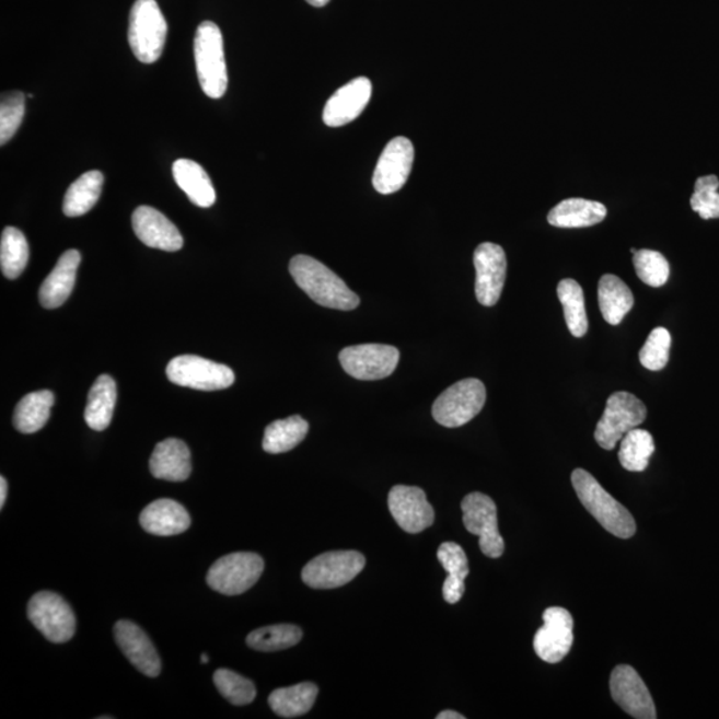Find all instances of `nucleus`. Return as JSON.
<instances>
[{
	"mask_svg": "<svg viewBox=\"0 0 719 719\" xmlns=\"http://www.w3.org/2000/svg\"><path fill=\"white\" fill-rule=\"evenodd\" d=\"M290 272L301 290L320 305L332 310L352 311L360 304L358 294L350 291L339 276L311 256H294Z\"/></svg>",
	"mask_w": 719,
	"mask_h": 719,
	"instance_id": "nucleus-1",
	"label": "nucleus"
},
{
	"mask_svg": "<svg viewBox=\"0 0 719 719\" xmlns=\"http://www.w3.org/2000/svg\"><path fill=\"white\" fill-rule=\"evenodd\" d=\"M571 484L582 506L605 531L624 540L635 536L637 530L635 518L623 503L607 494L589 472L576 469L571 473Z\"/></svg>",
	"mask_w": 719,
	"mask_h": 719,
	"instance_id": "nucleus-2",
	"label": "nucleus"
},
{
	"mask_svg": "<svg viewBox=\"0 0 719 719\" xmlns=\"http://www.w3.org/2000/svg\"><path fill=\"white\" fill-rule=\"evenodd\" d=\"M195 61L201 90L211 100H220L229 85L224 42L213 22H202L195 36Z\"/></svg>",
	"mask_w": 719,
	"mask_h": 719,
	"instance_id": "nucleus-3",
	"label": "nucleus"
},
{
	"mask_svg": "<svg viewBox=\"0 0 719 719\" xmlns=\"http://www.w3.org/2000/svg\"><path fill=\"white\" fill-rule=\"evenodd\" d=\"M167 22L156 0H137L130 14L128 42L141 63H155L162 57L167 40Z\"/></svg>",
	"mask_w": 719,
	"mask_h": 719,
	"instance_id": "nucleus-4",
	"label": "nucleus"
},
{
	"mask_svg": "<svg viewBox=\"0 0 719 719\" xmlns=\"http://www.w3.org/2000/svg\"><path fill=\"white\" fill-rule=\"evenodd\" d=\"M485 402L487 390L482 381L465 379L441 393L433 404L432 415L440 426L459 428L475 419Z\"/></svg>",
	"mask_w": 719,
	"mask_h": 719,
	"instance_id": "nucleus-5",
	"label": "nucleus"
},
{
	"mask_svg": "<svg viewBox=\"0 0 719 719\" xmlns=\"http://www.w3.org/2000/svg\"><path fill=\"white\" fill-rule=\"evenodd\" d=\"M645 404L629 392H616L607 398L604 415L595 428L594 439L601 448L612 451L631 429L647 419Z\"/></svg>",
	"mask_w": 719,
	"mask_h": 719,
	"instance_id": "nucleus-6",
	"label": "nucleus"
},
{
	"mask_svg": "<svg viewBox=\"0 0 719 719\" xmlns=\"http://www.w3.org/2000/svg\"><path fill=\"white\" fill-rule=\"evenodd\" d=\"M263 570V558L256 553H231L208 570V587L225 595L243 594L259 581Z\"/></svg>",
	"mask_w": 719,
	"mask_h": 719,
	"instance_id": "nucleus-7",
	"label": "nucleus"
},
{
	"mask_svg": "<svg viewBox=\"0 0 719 719\" xmlns=\"http://www.w3.org/2000/svg\"><path fill=\"white\" fill-rule=\"evenodd\" d=\"M167 378L176 385L206 392L230 389L235 383V373L230 367L194 355L172 359Z\"/></svg>",
	"mask_w": 719,
	"mask_h": 719,
	"instance_id": "nucleus-8",
	"label": "nucleus"
},
{
	"mask_svg": "<svg viewBox=\"0 0 719 719\" xmlns=\"http://www.w3.org/2000/svg\"><path fill=\"white\" fill-rule=\"evenodd\" d=\"M366 567V557L355 550L323 553L305 565L301 579L312 589L347 585Z\"/></svg>",
	"mask_w": 719,
	"mask_h": 719,
	"instance_id": "nucleus-9",
	"label": "nucleus"
},
{
	"mask_svg": "<svg viewBox=\"0 0 719 719\" xmlns=\"http://www.w3.org/2000/svg\"><path fill=\"white\" fill-rule=\"evenodd\" d=\"M27 614L31 623L48 641L65 643L76 635V614L57 593H36L28 602Z\"/></svg>",
	"mask_w": 719,
	"mask_h": 719,
	"instance_id": "nucleus-10",
	"label": "nucleus"
},
{
	"mask_svg": "<svg viewBox=\"0 0 719 719\" xmlns=\"http://www.w3.org/2000/svg\"><path fill=\"white\" fill-rule=\"evenodd\" d=\"M461 509L466 531L478 536L479 549L484 555L490 558L501 557L506 544L499 532L495 501L489 496L475 491L465 497Z\"/></svg>",
	"mask_w": 719,
	"mask_h": 719,
	"instance_id": "nucleus-11",
	"label": "nucleus"
},
{
	"mask_svg": "<svg viewBox=\"0 0 719 719\" xmlns=\"http://www.w3.org/2000/svg\"><path fill=\"white\" fill-rule=\"evenodd\" d=\"M339 358L349 376L372 381L389 378L395 372L399 352L385 344H361L344 348Z\"/></svg>",
	"mask_w": 719,
	"mask_h": 719,
	"instance_id": "nucleus-12",
	"label": "nucleus"
},
{
	"mask_svg": "<svg viewBox=\"0 0 719 719\" xmlns=\"http://www.w3.org/2000/svg\"><path fill=\"white\" fill-rule=\"evenodd\" d=\"M415 147L408 138L397 137L386 144L373 172V187L378 193H397L407 183L414 167Z\"/></svg>",
	"mask_w": 719,
	"mask_h": 719,
	"instance_id": "nucleus-13",
	"label": "nucleus"
},
{
	"mask_svg": "<svg viewBox=\"0 0 719 719\" xmlns=\"http://www.w3.org/2000/svg\"><path fill=\"white\" fill-rule=\"evenodd\" d=\"M544 626L534 636L533 647L541 660L563 661L573 645L575 621L564 607L552 606L544 612Z\"/></svg>",
	"mask_w": 719,
	"mask_h": 719,
	"instance_id": "nucleus-14",
	"label": "nucleus"
},
{
	"mask_svg": "<svg viewBox=\"0 0 719 719\" xmlns=\"http://www.w3.org/2000/svg\"><path fill=\"white\" fill-rule=\"evenodd\" d=\"M476 268V298L479 304L494 306L500 300L507 278L506 251L495 243L479 244L473 255Z\"/></svg>",
	"mask_w": 719,
	"mask_h": 719,
	"instance_id": "nucleus-15",
	"label": "nucleus"
},
{
	"mask_svg": "<svg viewBox=\"0 0 719 719\" xmlns=\"http://www.w3.org/2000/svg\"><path fill=\"white\" fill-rule=\"evenodd\" d=\"M611 693L621 709L637 719H654L653 698L639 674L629 665H619L611 675Z\"/></svg>",
	"mask_w": 719,
	"mask_h": 719,
	"instance_id": "nucleus-16",
	"label": "nucleus"
},
{
	"mask_svg": "<svg viewBox=\"0 0 719 719\" xmlns=\"http://www.w3.org/2000/svg\"><path fill=\"white\" fill-rule=\"evenodd\" d=\"M389 507L393 519L405 532L420 533L433 525L434 510L420 488L396 485L390 491Z\"/></svg>",
	"mask_w": 719,
	"mask_h": 719,
	"instance_id": "nucleus-17",
	"label": "nucleus"
},
{
	"mask_svg": "<svg viewBox=\"0 0 719 719\" xmlns=\"http://www.w3.org/2000/svg\"><path fill=\"white\" fill-rule=\"evenodd\" d=\"M372 96V83L368 78H356L337 90L325 104L323 120L329 127H343L358 119Z\"/></svg>",
	"mask_w": 719,
	"mask_h": 719,
	"instance_id": "nucleus-18",
	"label": "nucleus"
},
{
	"mask_svg": "<svg viewBox=\"0 0 719 719\" xmlns=\"http://www.w3.org/2000/svg\"><path fill=\"white\" fill-rule=\"evenodd\" d=\"M115 638L125 654L140 673L155 679L162 672V662L151 639L137 624L121 619L116 623Z\"/></svg>",
	"mask_w": 719,
	"mask_h": 719,
	"instance_id": "nucleus-19",
	"label": "nucleus"
},
{
	"mask_svg": "<svg viewBox=\"0 0 719 719\" xmlns=\"http://www.w3.org/2000/svg\"><path fill=\"white\" fill-rule=\"evenodd\" d=\"M132 229L147 247L167 252H176L183 247L184 240L179 230L155 208L138 207L132 214Z\"/></svg>",
	"mask_w": 719,
	"mask_h": 719,
	"instance_id": "nucleus-20",
	"label": "nucleus"
},
{
	"mask_svg": "<svg viewBox=\"0 0 719 719\" xmlns=\"http://www.w3.org/2000/svg\"><path fill=\"white\" fill-rule=\"evenodd\" d=\"M80 260H82V256L77 250L66 251L60 256L57 266L40 287L39 300L45 309H59L70 298L73 286H76Z\"/></svg>",
	"mask_w": 719,
	"mask_h": 719,
	"instance_id": "nucleus-21",
	"label": "nucleus"
},
{
	"mask_svg": "<svg viewBox=\"0 0 719 719\" xmlns=\"http://www.w3.org/2000/svg\"><path fill=\"white\" fill-rule=\"evenodd\" d=\"M140 525L146 532L155 536H175L188 530L190 518L182 503L160 499L143 509L140 514Z\"/></svg>",
	"mask_w": 719,
	"mask_h": 719,
	"instance_id": "nucleus-22",
	"label": "nucleus"
},
{
	"mask_svg": "<svg viewBox=\"0 0 719 719\" xmlns=\"http://www.w3.org/2000/svg\"><path fill=\"white\" fill-rule=\"evenodd\" d=\"M153 477L165 482H186L193 472L190 452L186 442L167 439L155 447L150 460Z\"/></svg>",
	"mask_w": 719,
	"mask_h": 719,
	"instance_id": "nucleus-23",
	"label": "nucleus"
},
{
	"mask_svg": "<svg viewBox=\"0 0 719 719\" xmlns=\"http://www.w3.org/2000/svg\"><path fill=\"white\" fill-rule=\"evenodd\" d=\"M607 214L606 207L602 202L571 198L559 202L553 207L548 221L553 227L558 229H585L600 224Z\"/></svg>",
	"mask_w": 719,
	"mask_h": 719,
	"instance_id": "nucleus-24",
	"label": "nucleus"
},
{
	"mask_svg": "<svg viewBox=\"0 0 719 719\" xmlns=\"http://www.w3.org/2000/svg\"><path fill=\"white\" fill-rule=\"evenodd\" d=\"M172 172H174L177 186L184 190L195 206L210 208L214 205L217 193H214L210 176L199 163L189 159H179L172 165Z\"/></svg>",
	"mask_w": 719,
	"mask_h": 719,
	"instance_id": "nucleus-25",
	"label": "nucleus"
},
{
	"mask_svg": "<svg viewBox=\"0 0 719 719\" xmlns=\"http://www.w3.org/2000/svg\"><path fill=\"white\" fill-rule=\"evenodd\" d=\"M438 558L450 575L442 585V595L448 604H457L464 595L465 579L469 575L468 557L459 544L444 543L438 550Z\"/></svg>",
	"mask_w": 719,
	"mask_h": 719,
	"instance_id": "nucleus-26",
	"label": "nucleus"
},
{
	"mask_svg": "<svg viewBox=\"0 0 719 719\" xmlns=\"http://www.w3.org/2000/svg\"><path fill=\"white\" fill-rule=\"evenodd\" d=\"M635 304L630 288L616 275H604L599 282V305L602 317L618 325Z\"/></svg>",
	"mask_w": 719,
	"mask_h": 719,
	"instance_id": "nucleus-27",
	"label": "nucleus"
},
{
	"mask_svg": "<svg viewBox=\"0 0 719 719\" xmlns=\"http://www.w3.org/2000/svg\"><path fill=\"white\" fill-rule=\"evenodd\" d=\"M115 380L108 374L97 378L89 393L88 407L84 410V420L96 432L107 429L113 420L116 404Z\"/></svg>",
	"mask_w": 719,
	"mask_h": 719,
	"instance_id": "nucleus-28",
	"label": "nucleus"
},
{
	"mask_svg": "<svg viewBox=\"0 0 719 719\" xmlns=\"http://www.w3.org/2000/svg\"><path fill=\"white\" fill-rule=\"evenodd\" d=\"M54 403L55 396L51 391L28 393L16 405L14 414L15 429L24 434L38 432L50 419Z\"/></svg>",
	"mask_w": 719,
	"mask_h": 719,
	"instance_id": "nucleus-29",
	"label": "nucleus"
},
{
	"mask_svg": "<svg viewBox=\"0 0 719 719\" xmlns=\"http://www.w3.org/2000/svg\"><path fill=\"white\" fill-rule=\"evenodd\" d=\"M104 177L100 171H89L67 189L63 200L66 217L78 218L94 208L102 195Z\"/></svg>",
	"mask_w": 719,
	"mask_h": 719,
	"instance_id": "nucleus-30",
	"label": "nucleus"
},
{
	"mask_svg": "<svg viewBox=\"0 0 719 719\" xmlns=\"http://www.w3.org/2000/svg\"><path fill=\"white\" fill-rule=\"evenodd\" d=\"M317 686L312 682H303L290 687H281L270 693L268 703L270 709L282 718H297L306 715L317 698Z\"/></svg>",
	"mask_w": 719,
	"mask_h": 719,
	"instance_id": "nucleus-31",
	"label": "nucleus"
},
{
	"mask_svg": "<svg viewBox=\"0 0 719 719\" xmlns=\"http://www.w3.org/2000/svg\"><path fill=\"white\" fill-rule=\"evenodd\" d=\"M309 429V422L300 416L270 422L264 432L263 450L272 454L290 452L305 439Z\"/></svg>",
	"mask_w": 719,
	"mask_h": 719,
	"instance_id": "nucleus-32",
	"label": "nucleus"
},
{
	"mask_svg": "<svg viewBox=\"0 0 719 719\" xmlns=\"http://www.w3.org/2000/svg\"><path fill=\"white\" fill-rule=\"evenodd\" d=\"M557 297L561 301L570 334L575 337L585 336L589 324L582 287L573 279L561 280L557 287Z\"/></svg>",
	"mask_w": 719,
	"mask_h": 719,
	"instance_id": "nucleus-33",
	"label": "nucleus"
},
{
	"mask_svg": "<svg viewBox=\"0 0 719 719\" xmlns=\"http://www.w3.org/2000/svg\"><path fill=\"white\" fill-rule=\"evenodd\" d=\"M656 451L653 436L648 430L635 428L621 440L618 459L629 472H643L648 468L651 454Z\"/></svg>",
	"mask_w": 719,
	"mask_h": 719,
	"instance_id": "nucleus-34",
	"label": "nucleus"
},
{
	"mask_svg": "<svg viewBox=\"0 0 719 719\" xmlns=\"http://www.w3.org/2000/svg\"><path fill=\"white\" fill-rule=\"evenodd\" d=\"M30 256L28 243L23 232L8 227L0 240V266L5 278L14 280L20 278L27 267Z\"/></svg>",
	"mask_w": 719,
	"mask_h": 719,
	"instance_id": "nucleus-35",
	"label": "nucleus"
},
{
	"mask_svg": "<svg viewBox=\"0 0 719 719\" xmlns=\"http://www.w3.org/2000/svg\"><path fill=\"white\" fill-rule=\"evenodd\" d=\"M303 638V630L290 624L266 626L256 629L247 637L248 647L257 651H278L290 649Z\"/></svg>",
	"mask_w": 719,
	"mask_h": 719,
	"instance_id": "nucleus-36",
	"label": "nucleus"
},
{
	"mask_svg": "<svg viewBox=\"0 0 719 719\" xmlns=\"http://www.w3.org/2000/svg\"><path fill=\"white\" fill-rule=\"evenodd\" d=\"M214 686L225 699L232 705L244 706L254 703L256 698V687L254 682L243 677L232 670L219 669L213 674Z\"/></svg>",
	"mask_w": 719,
	"mask_h": 719,
	"instance_id": "nucleus-37",
	"label": "nucleus"
},
{
	"mask_svg": "<svg viewBox=\"0 0 719 719\" xmlns=\"http://www.w3.org/2000/svg\"><path fill=\"white\" fill-rule=\"evenodd\" d=\"M633 263H635L638 278L645 285L659 288L665 285L669 279L670 266L666 257L660 252L639 250L636 254H633Z\"/></svg>",
	"mask_w": 719,
	"mask_h": 719,
	"instance_id": "nucleus-38",
	"label": "nucleus"
},
{
	"mask_svg": "<svg viewBox=\"0 0 719 719\" xmlns=\"http://www.w3.org/2000/svg\"><path fill=\"white\" fill-rule=\"evenodd\" d=\"M672 347V336L666 328H654L639 350V361L649 371H661L666 367Z\"/></svg>",
	"mask_w": 719,
	"mask_h": 719,
	"instance_id": "nucleus-39",
	"label": "nucleus"
},
{
	"mask_svg": "<svg viewBox=\"0 0 719 719\" xmlns=\"http://www.w3.org/2000/svg\"><path fill=\"white\" fill-rule=\"evenodd\" d=\"M24 111H26V96L20 91L3 95L0 103V144L4 146L14 137L21 127Z\"/></svg>",
	"mask_w": 719,
	"mask_h": 719,
	"instance_id": "nucleus-40",
	"label": "nucleus"
},
{
	"mask_svg": "<svg viewBox=\"0 0 719 719\" xmlns=\"http://www.w3.org/2000/svg\"><path fill=\"white\" fill-rule=\"evenodd\" d=\"M719 181L715 175L699 177L694 186L691 206L705 220L719 218Z\"/></svg>",
	"mask_w": 719,
	"mask_h": 719,
	"instance_id": "nucleus-41",
	"label": "nucleus"
},
{
	"mask_svg": "<svg viewBox=\"0 0 719 719\" xmlns=\"http://www.w3.org/2000/svg\"><path fill=\"white\" fill-rule=\"evenodd\" d=\"M5 499H8V482L4 477H0V507H4Z\"/></svg>",
	"mask_w": 719,
	"mask_h": 719,
	"instance_id": "nucleus-42",
	"label": "nucleus"
},
{
	"mask_svg": "<svg viewBox=\"0 0 719 719\" xmlns=\"http://www.w3.org/2000/svg\"><path fill=\"white\" fill-rule=\"evenodd\" d=\"M436 718H438V719H464L465 717L461 716L460 712H457V711L445 710V711L440 712V715Z\"/></svg>",
	"mask_w": 719,
	"mask_h": 719,
	"instance_id": "nucleus-43",
	"label": "nucleus"
},
{
	"mask_svg": "<svg viewBox=\"0 0 719 719\" xmlns=\"http://www.w3.org/2000/svg\"><path fill=\"white\" fill-rule=\"evenodd\" d=\"M305 2L313 5V8H324L330 0H305Z\"/></svg>",
	"mask_w": 719,
	"mask_h": 719,
	"instance_id": "nucleus-44",
	"label": "nucleus"
},
{
	"mask_svg": "<svg viewBox=\"0 0 719 719\" xmlns=\"http://www.w3.org/2000/svg\"><path fill=\"white\" fill-rule=\"evenodd\" d=\"M207 662H210V657H208L207 654L202 653V654H201V663H207Z\"/></svg>",
	"mask_w": 719,
	"mask_h": 719,
	"instance_id": "nucleus-45",
	"label": "nucleus"
}]
</instances>
